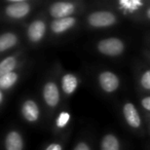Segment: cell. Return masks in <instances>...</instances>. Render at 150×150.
I'll return each mask as SVG.
<instances>
[{"label": "cell", "mask_w": 150, "mask_h": 150, "mask_svg": "<svg viewBox=\"0 0 150 150\" xmlns=\"http://www.w3.org/2000/svg\"><path fill=\"white\" fill-rule=\"evenodd\" d=\"M123 45L122 41L118 38H107V39H103L98 44V50L100 52L106 56L115 57L120 54L123 52Z\"/></svg>", "instance_id": "6da1fadb"}, {"label": "cell", "mask_w": 150, "mask_h": 150, "mask_svg": "<svg viewBox=\"0 0 150 150\" xmlns=\"http://www.w3.org/2000/svg\"><path fill=\"white\" fill-rule=\"evenodd\" d=\"M88 21L93 27L103 28L112 26L116 22V18L109 11H96L88 16Z\"/></svg>", "instance_id": "7a4b0ae2"}, {"label": "cell", "mask_w": 150, "mask_h": 150, "mask_svg": "<svg viewBox=\"0 0 150 150\" xmlns=\"http://www.w3.org/2000/svg\"><path fill=\"white\" fill-rule=\"evenodd\" d=\"M30 11V5L26 1H13L6 7V15L13 19H22Z\"/></svg>", "instance_id": "3957f363"}, {"label": "cell", "mask_w": 150, "mask_h": 150, "mask_svg": "<svg viewBox=\"0 0 150 150\" xmlns=\"http://www.w3.org/2000/svg\"><path fill=\"white\" fill-rule=\"evenodd\" d=\"M99 82H100L101 88L107 93L114 92L119 86L118 77L114 73L109 72V71H105V72L101 73L99 76Z\"/></svg>", "instance_id": "277c9868"}, {"label": "cell", "mask_w": 150, "mask_h": 150, "mask_svg": "<svg viewBox=\"0 0 150 150\" xmlns=\"http://www.w3.org/2000/svg\"><path fill=\"white\" fill-rule=\"evenodd\" d=\"M74 4L71 2H56L50 6V13L52 17L58 19L63 18H68L70 15L74 13Z\"/></svg>", "instance_id": "5b68a950"}, {"label": "cell", "mask_w": 150, "mask_h": 150, "mask_svg": "<svg viewBox=\"0 0 150 150\" xmlns=\"http://www.w3.org/2000/svg\"><path fill=\"white\" fill-rule=\"evenodd\" d=\"M43 98L45 103L50 107H56L60 101V93L57 84L50 81L43 88Z\"/></svg>", "instance_id": "8992f818"}, {"label": "cell", "mask_w": 150, "mask_h": 150, "mask_svg": "<svg viewBox=\"0 0 150 150\" xmlns=\"http://www.w3.org/2000/svg\"><path fill=\"white\" fill-rule=\"evenodd\" d=\"M123 115H125V120L129 123V127H134V129H138L141 125V119H140L139 113H138L134 104L127 103L123 106Z\"/></svg>", "instance_id": "52a82bcc"}, {"label": "cell", "mask_w": 150, "mask_h": 150, "mask_svg": "<svg viewBox=\"0 0 150 150\" xmlns=\"http://www.w3.org/2000/svg\"><path fill=\"white\" fill-rule=\"evenodd\" d=\"M45 29L46 28L44 22L40 21V20L32 22L28 28V36H29L30 40L33 42L40 41L45 34Z\"/></svg>", "instance_id": "ba28073f"}, {"label": "cell", "mask_w": 150, "mask_h": 150, "mask_svg": "<svg viewBox=\"0 0 150 150\" xmlns=\"http://www.w3.org/2000/svg\"><path fill=\"white\" fill-rule=\"evenodd\" d=\"M22 114L26 120L30 121V122H34V121H37L39 118V108L34 101L28 100L23 104Z\"/></svg>", "instance_id": "9c48e42d"}, {"label": "cell", "mask_w": 150, "mask_h": 150, "mask_svg": "<svg viewBox=\"0 0 150 150\" xmlns=\"http://www.w3.org/2000/svg\"><path fill=\"white\" fill-rule=\"evenodd\" d=\"M24 143L21 135L18 132H9L5 139V148L6 150H23Z\"/></svg>", "instance_id": "30bf717a"}, {"label": "cell", "mask_w": 150, "mask_h": 150, "mask_svg": "<svg viewBox=\"0 0 150 150\" xmlns=\"http://www.w3.org/2000/svg\"><path fill=\"white\" fill-rule=\"evenodd\" d=\"M75 19L72 17L68 18H63V19H58L54 20L52 23V30L54 33L60 34L63 32L67 31L70 28H72L75 25Z\"/></svg>", "instance_id": "8fae6325"}, {"label": "cell", "mask_w": 150, "mask_h": 150, "mask_svg": "<svg viewBox=\"0 0 150 150\" xmlns=\"http://www.w3.org/2000/svg\"><path fill=\"white\" fill-rule=\"evenodd\" d=\"M77 84H78L77 78L73 74L69 73V74H65L64 76H63L62 88L65 94L71 95L72 93H74V91L77 88Z\"/></svg>", "instance_id": "7c38bea8"}, {"label": "cell", "mask_w": 150, "mask_h": 150, "mask_svg": "<svg viewBox=\"0 0 150 150\" xmlns=\"http://www.w3.org/2000/svg\"><path fill=\"white\" fill-rule=\"evenodd\" d=\"M17 42L18 37L13 33L7 32V33L0 35V52L13 47L17 44Z\"/></svg>", "instance_id": "4fadbf2b"}, {"label": "cell", "mask_w": 150, "mask_h": 150, "mask_svg": "<svg viewBox=\"0 0 150 150\" xmlns=\"http://www.w3.org/2000/svg\"><path fill=\"white\" fill-rule=\"evenodd\" d=\"M17 67V60L15 57H8L0 62V77L11 73Z\"/></svg>", "instance_id": "5bb4252c"}, {"label": "cell", "mask_w": 150, "mask_h": 150, "mask_svg": "<svg viewBox=\"0 0 150 150\" xmlns=\"http://www.w3.org/2000/svg\"><path fill=\"white\" fill-rule=\"evenodd\" d=\"M101 150H119V142L113 135H106L101 143Z\"/></svg>", "instance_id": "9a60e30c"}, {"label": "cell", "mask_w": 150, "mask_h": 150, "mask_svg": "<svg viewBox=\"0 0 150 150\" xmlns=\"http://www.w3.org/2000/svg\"><path fill=\"white\" fill-rule=\"evenodd\" d=\"M18 80V74L15 72L8 73L0 77V90H8Z\"/></svg>", "instance_id": "2e32d148"}, {"label": "cell", "mask_w": 150, "mask_h": 150, "mask_svg": "<svg viewBox=\"0 0 150 150\" xmlns=\"http://www.w3.org/2000/svg\"><path fill=\"white\" fill-rule=\"evenodd\" d=\"M119 5L127 13H134L143 6V2L139 0H120Z\"/></svg>", "instance_id": "e0dca14e"}, {"label": "cell", "mask_w": 150, "mask_h": 150, "mask_svg": "<svg viewBox=\"0 0 150 150\" xmlns=\"http://www.w3.org/2000/svg\"><path fill=\"white\" fill-rule=\"evenodd\" d=\"M69 119H70V114L67 112H62L59 115L58 119H57V125L59 127H64L67 125Z\"/></svg>", "instance_id": "ac0fdd59"}, {"label": "cell", "mask_w": 150, "mask_h": 150, "mask_svg": "<svg viewBox=\"0 0 150 150\" xmlns=\"http://www.w3.org/2000/svg\"><path fill=\"white\" fill-rule=\"evenodd\" d=\"M141 84L145 90H150V70H147L142 75Z\"/></svg>", "instance_id": "d6986e66"}, {"label": "cell", "mask_w": 150, "mask_h": 150, "mask_svg": "<svg viewBox=\"0 0 150 150\" xmlns=\"http://www.w3.org/2000/svg\"><path fill=\"white\" fill-rule=\"evenodd\" d=\"M141 104H142V106H143L144 109L150 111V97H146V98H144L143 100H142Z\"/></svg>", "instance_id": "ffe728a7"}, {"label": "cell", "mask_w": 150, "mask_h": 150, "mask_svg": "<svg viewBox=\"0 0 150 150\" xmlns=\"http://www.w3.org/2000/svg\"><path fill=\"white\" fill-rule=\"evenodd\" d=\"M73 150H90V147L86 143L81 142V143H78L77 145L75 146V148Z\"/></svg>", "instance_id": "44dd1931"}, {"label": "cell", "mask_w": 150, "mask_h": 150, "mask_svg": "<svg viewBox=\"0 0 150 150\" xmlns=\"http://www.w3.org/2000/svg\"><path fill=\"white\" fill-rule=\"evenodd\" d=\"M45 150H62V146H61L60 144L54 143V144L48 145Z\"/></svg>", "instance_id": "7402d4cb"}, {"label": "cell", "mask_w": 150, "mask_h": 150, "mask_svg": "<svg viewBox=\"0 0 150 150\" xmlns=\"http://www.w3.org/2000/svg\"><path fill=\"white\" fill-rule=\"evenodd\" d=\"M146 15H147V17H148V19L150 20V7L147 9V11H146Z\"/></svg>", "instance_id": "603a6c76"}, {"label": "cell", "mask_w": 150, "mask_h": 150, "mask_svg": "<svg viewBox=\"0 0 150 150\" xmlns=\"http://www.w3.org/2000/svg\"><path fill=\"white\" fill-rule=\"evenodd\" d=\"M2 93H1V90H0V103H1V101H2Z\"/></svg>", "instance_id": "cb8c5ba5"}]
</instances>
